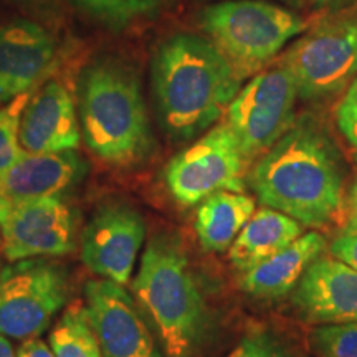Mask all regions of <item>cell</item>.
Instances as JSON below:
<instances>
[{"label": "cell", "mask_w": 357, "mask_h": 357, "mask_svg": "<svg viewBox=\"0 0 357 357\" xmlns=\"http://www.w3.org/2000/svg\"><path fill=\"white\" fill-rule=\"evenodd\" d=\"M250 184L265 207L287 213L301 225L321 227L341 211L344 169L318 119L301 116L261 154Z\"/></svg>", "instance_id": "6da1fadb"}, {"label": "cell", "mask_w": 357, "mask_h": 357, "mask_svg": "<svg viewBox=\"0 0 357 357\" xmlns=\"http://www.w3.org/2000/svg\"><path fill=\"white\" fill-rule=\"evenodd\" d=\"M242 82L208 38L195 33L166 38L151 66L160 129L174 142L200 136L225 114Z\"/></svg>", "instance_id": "7a4b0ae2"}, {"label": "cell", "mask_w": 357, "mask_h": 357, "mask_svg": "<svg viewBox=\"0 0 357 357\" xmlns=\"http://www.w3.org/2000/svg\"><path fill=\"white\" fill-rule=\"evenodd\" d=\"M78 118L84 144L109 166L132 167L153 151L139 77L118 58H98L83 70Z\"/></svg>", "instance_id": "3957f363"}, {"label": "cell", "mask_w": 357, "mask_h": 357, "mask_svg": "<svg viewBox=\"0 0 357 357\" xmlns=\"http://www.w3.org/2000/svg\"><path fill=\"white\" fill-rule=\"evenodd\" d=\"M132 294L166 357H199L208 331L207 305L181 238L158 234L142 253Z\"/></svg>", "instance_id": "277c9868"}, {"label": "cell", "mask_w": 357, "mask_h": 357, "mask_svg": "<svg viewBox=\"0 0 357 357\" xmlns=\"http://www.w3.org/2000/svg\"><path fill=\"white\" fill-rule=\"evenodd\" d=\"M207 38L230 61L238 77L257 75L293 38L310 26L291 7L268 0H223L200 12Z\"/></svg>", "instance_id": "5b68a950"}, {"label": "cell", "mask_w": 357, "mask_h": 357, "mask_svg": "<svg viewBox=\"0 0 357 357\" xmlns=\"http://www.w3.org/2000/svg\"><path fill=\"white\" fill-rule=\"evenodd\" d=\"M280 60L291 71L301 100L321 101L344 91L357 77V0L307 26Z\"/></svg>", "instance_id": "8992f818"}, {"label": "cell", "mask_w": 357, "mask_h": 357, "mask_svg": "<svg viewBox=\"0 0 357 357\" xmlns=\"http://www.w3.org/2000/svg\"><path fill=\"white\" fill-rule=\"evenodd\" d=\"M70 296V273L50 257L12 261L0 270V334L40 337Z\"/></svg>", "instance_id": "52a82bcc"}, {"label": "cell", "mask_w": 357, "mask_h": 357, "mask_svg": "<svg viewBox=\"0 0 357 357\" xmlns=\"http://www.w3.org/2000/svg\"><path fill=\"white\" fill-rule=\"evenodd\" d=\"M298 98L296 82L281 60L238 89L225 111V123L247 160L265 154L293 126Z\"/></svg>", "instance_id": "ba28073f"}, {"label": "cell", "mask_w": 357, "mask_h": 357, "mask_svg": "<svg viewBox=\"0 0 357 357\" xmlns=\"http://www.w3.org/2000/svg\"><path fill=\"white\" fill-rule=\"evenodd\" d=\"M245 166L247 158L230 126L223 121L174 155L164 178L177 204L194 207L215 192H243Z\"/></svg>", "instance_id": "9c48e42d"}, {"label": "cell", "mask_w": 357, "mask_h": 357, "mask_svg": "<svg viewBox=\"0 0 357 357\" xmlns=\"http://www.w3.org/2000/svg\"><path fill=\"white\" fill-rule=\"evenodd\" d=\"M0 247L8 261L63 257L77 247V222L63 197L0 199Z\"/></svg>", "instance_id": "30bf717a"}, {"label": "cell", "mask_w": 357, "mask_h": 357, "mask_svg": "<svg viewBox=\"0 0 357 357\" xmlns=\"http://www.w3.org/2000/svg\"><path fill=\"white\" fill-rule=\"evenodd\" d=\"M84 306L102 357H166L134 296L100 278L84 284Z\"/></svg>", "instance_id": "8fae6325"}, {"label": "cell", "mask_w": 357, "mask_h": 357, "mask_svg": "<svg viewBox=\"0 0 357 357\" xmlns=\"http://www.w3.org/2000/svg\"><path fill=\"white\" fill-rule=\"evenodd\" d=\"M146 236V223L132 205L105 200L82 234V261L100 278L128 284Z\"/></svg>", "instance_id": "7c38bea8"}, {"label": "cell", "mask_w": 357, "mask_h": 357, "mask_svg": "<svg viewBox=\"0 0 357 357\" xmlns=\"http://www.w3.org/2000/svg\"><path fill=\"white\" fill-rule=\"evenodd\" d=\"M82 141L77 102L61 79H47L30 93L20 119V144L26 153L77 149Z\"/></svg>", "instance_id": "4fadbf2b"}, {"label": "cell", "mask_w": 357, "mask_h": 357, "mask_svg": "<svg viewBox=\"0 0 357 357\" xmlns=\"http://www.w3.org/2000/svg\"><path fill=\"white\" fill-rule=\"evenodd\" d=\"M56 56V40L42 25L12 20L0 25V105L33 91Z\"/></svg>", "instance_id": "5bb4252c"}, {"label": "cell", "mask_w": 357, "mask_h": 357, "mask_svg": "<svg viewBox=\"0 0 357 357\" xmlns=\"http://www.w3.org/2000/svg\"><path fill=\"white\" fill-rule=\"evenodd\" d=\"M293 303L311 323L357 321V270L334 257H319L293 289Z\"/></svg>", "instance_id": "9a60e30c"}, {"label": "cell", "mask_w": 357, "mask_h": 357, "mask_svg": "<svg viewBox=\"0 0 357 357\" xmlns=\"http://www.w3.org/2000/svg\"><path fill=\"white\" fill-rule=\"evenodd\" d=\"M86 171V162L75 149L58 153L24 151L0 184V199L8 202H25L63 197L83 181Z\"/></svg>", "instance_id": "2e32d148"}, {"label": "cell", "mask_w": 357, "mask_h": 357, "mask_svg": "<svg viewBox=\"0 0 357 357\" xmlns=\"http://www.w3.org/2000/svg\"><path fill=\"white\" fill-rule=\"evenodd\" d=\"M326 250V238L318 231L301 235L291 245L245 271L242 288L258 300H278L291 293L306 268Z\"/></svg>", "instance_id": "e0dca14e"}, {"label": "cell", "mask_w": 357, "mask_h": 357, "mask_svg": "<svg viewBox=\"0 0 357 357\" xmlns=\"http://www.w3.org/2000/svg\"><path fill=\"white\" fill-rule=\"evenodd\" d=\"M303 235V225L287 213L263 207L250 220L230 247V261L236 270H252Z\"/></svg>", "instance_id": "ac0fdd59"}, {"label": "cell", "mask_w": 357, "mask_h": 357, "mask_svg": "<svg viewBox=\"0 0 357 357\" xmlns=\"http://www.w3.org/2000/svg\"><path fill=\"white\" fill-rule=\"evenodd\" d=\"M255 212V202L243 192L220 190L199 204L195 215V231L207 252H223L230 248Z\"/></svg>", "instance_id": "d6986e66"}, {"label": "cell", "mask_w": 357, "mask_h": 357, "mask_svg": "<svg viewBox=\"0 0 357 357\" xmlns=\"http://www.w3.org/2000/svg\"><path fill=\"white\" fill-rule=\"evenodd\" d=\"M50 347L55 357H102L86 306L82 303L68 306L53 326Z\"/></svg>", "instance_id": "ffe728a7"}, {"label": "cell", "mask_w": 357, "mask_h": 357, "mask_svg": "<svg viewBox=\"0 0 357 357\" xmlns=\"http://www.w3.org/2000/svg\"><path fill=\"white\" fill-rule=\"evenodd\" d=\"M172 2L174 0H75L77 7L89 19L116 30L151 19Z\"/></svg>", "instance_id": "44dd1931"}, {"label": "cell", "mask_w": 357, "mask_h": 357, "mask_svg": "<svg viewBox=\"0 0 357 357\" xmlns=\"http://www.w3.org/2000/svg\"><path fill=\"white\" fill-rule=\"evenodd\" d=\"M30 93L13 98L0 108V184L24 154L20 144V119Z\"/></svg>", "instance_id": "7402d4cb"}, {"label": "cell", "mask_w": 357, "mask_h": 357, "mask_svg": "<svg viewBox=\"0 0 357 357\" xmlns=\"http://www.w3.org/2000/svg\"><path fill=\"white\" fill-rule=\"evenodd\" d=\"M310 341L321 357H357V321L318 326Z\"/></svg>", "instance_id": "603a6c76"}, {"label": "cell", "mask_w": 357, "mask_h": 357, "mask_svg": "<svg viewBox=\"0 0 357 357\" xmlns=\"http://www.w3.org/2000/svg\"><path fill=\"white\" fill-rule=\"evenodd\" d=\"M230 357H296L278 339L265 331H253L245 336L231 351Z\"/></svg>", "instance_id": "cb8c5ba5"}, {"label": "cell", "mask_w": 357, "mask_h": 357, "mask_svg": "<svg viewBox=\"0 0 357 357\" xmlns=\"http://www.w3.org/2000/svg\"><path fill=\"white\" fill-rule=\"evenodd\" d=\"M336 123L346 141L357 151V77L344 89L336 108Z\"/></svg>", "instance_id": "d4e9b609"}, {"label": "cell", "mask_w": 357, "mask_h": 357, "mask_svg": "<svg viewBox=\"0 0 357 357\" xmlns=\"http://www.w3.org/2000/svg\"><path fill=\"white\" fill-rule=\"evenodd\" d=\"M331 255L357 270V230H344L331 243Z\"/></svg>", "instance_id": "484cf974"}, {"label": "cell", "mask_w": 357, "mask_h": 357, "mask_svg": "<svg viewBox=\"0 0 357 357\" xmlns=\"http://www.w3.org/2000/svg\"><path fill=\"white\" fill-rule=\"evenodd\" d=\"M17 357H55L52 347L40 337H32L22 341L19 349L15 352Z\"/></svg>", "instance_id": "4316f807"}, {"label": "cell", "mask_w": 357, "mask_h": 357, "mask_svg": "<svg viewBox=\"0 0 357 357\" xmlns=\"http://www.w3.org/2000/svg\"><path fill=\"white\" fill-rule=\"evenodd\" d=\"M344 230H357V181L349 195V211H347V223Z\"/></svg>", "instance_id": "83f0119b"}, {"label": "cell", "mask_w": 357, "mask_h": 357, "mask_svg": "<svg viewBox=\"0 0 357 357\" xmlns=\"http://www.w3.org/2000/svg\"><path fill=\"white\" fill-rule=\"evenodd\" d=\"M307 2L314 3L318 7H342L346 3L354 2V0H307Z\"/></svg>", "instance_id": "f1b7e54d"}, {"label": "cell", "mask_w": 357, "mask_h": 357, "mask_svg": "<svg viewBox=\"0 0 357 357\" xmlns=\"http://www.w3.org/2000/svg\"><path fill=\"white\" fill-rule=\"evenodd\" d=\"M0 357H17L10 342H8V337L3 336V334H0Z\"/></svg>", "instance_id": "f546056e"}, {"label": "cell", "mask_w": 357, "mask_h": 357, "mask_svg": "<svg viewBox=\"0 0 357 357\" xmlns=\"http://www.w3.org/2000/svg\"><path fill=\"white\" fill-rule=\"evenodd\" d=\"M13 2H20L24 6H45V3H50L53 0H13Z\"/></svg>", "instance_id": "4dcf8cb0"}, {"label": "cell", "mask_w": 357, "mask_h": 357, "mask_svg": "<svg viewBox=\"0 0 357 357\" xmlns=\"http://www.w3.org/2000/svg\"><path fill=\"white\" fill-rule=\"evenodd\" d=\"M280 2H283L284 6L291 7V8H301L303 7V0H280Z\"/></svg>", "instance_id": "1f68e13d"}, {"label": "cell", "mask_w": 357, "mask_h": 357, "mask_svg": "<svg viewBox=\"0 0 357 357\" xmlns=\"http://www.w3.org/2000/svg\"><path fill=\"white\" fill-rule=\"evenodd\" d=\"M0 252H2V247H0Z\"/></svg>", "instance_id": "d6a6232c"}]
</instances>
